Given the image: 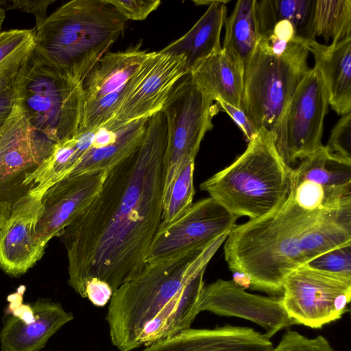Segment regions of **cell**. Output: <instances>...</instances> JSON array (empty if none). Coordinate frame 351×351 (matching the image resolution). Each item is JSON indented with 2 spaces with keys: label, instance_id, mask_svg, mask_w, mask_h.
<instances>
[{
  "label": "cell",
  "instance_id": "1",
  "mask_svg": "<svg viewBox=\"0 0 351 351\" xmlns=\"http://www.w3.org/2000/svg\"><path fill=\"white\" fill-rule=\"evenodd\" d=\"M166 145L160 110L148 119L138 148L107 173L94 200L62 232L68 283L82 298L90 280L114 291L146 265L162 221Z\"/></svg>",
  "mask_w": 351,
  "mask_h": 351
},
{
  "label": "cell",
  "instance_id": "2",
  "mask_svg": "<svg viewBox=\"0 0 351 351\" xmlns=\"http://www.w3.org/2000/svg\"><path fill=\"white\" fill-rule=\"evenodd\" d=\"M225 261L255 290L282 293L295 270L331 250L351 245V205L307 210L288 195L273 212L235 224L223 242Z\"/></svg>",
  "mask_w": 351,
  "mask_h": 351
},
{
  "label": "cell",
  "instance_id": "3",
  "mask_svg": "<svg viewBox=\"0 0 351 351\" xmlns=\"http://www.w3.org/2000/svg\"><path fill=\"white\" fill-rule=\"evenodd\" d=\"M227 236L206 247L146 263L114 291L106 319L111 342L119 351L147 347L191 328L200 313L206 266Z\"/></svg>",
  "mask_w": 351,
  "mask_h": 351
},
{
  "label": "cell",
  "instance_id": "4",
  "mask_svg": "<svg viewBox=\"0 0 351 351\" xmlns=\"http://www.w3.org/2000/svg\"><path fill=\"white\" fill-rule=\"evenodd\" d=\"M127 20L105 0H73L35 27V49L81 82L122 36Z\"/></svg>",
  "mask_w": 351,
  "mask_h": 351
},
{
  "label": "cell",
  "instance_id": "5",
  "mask_svg": "<svg viewBox=\"0 0 351 351\" xmlns=\"http://www.w3.org/2000/svg\"><path fill=\"white\" fill-rule=\"evenodd\" d=\"M293 170L278 154L271 134L260 131L241 155L199 188L231 214L256 219L287 199Z\"/></svg>",
  "mask_w": 351,
  "mask_h": 351
},
{
  "label": "cell",
  "instance_id": "6",
  "mask_svg": "<svg viewBox=\"0 0 351 351\" xmlns=\"http://www.w3.org/2000/svg\"><path fill=\"white\" fill-rule=\"evenodd\" d=\"M12 85L15 104L38 136L56 145L79 134L84 104L81 82L34 48Z\"/></svg>",
  "mask_w": 351,
  "mask_h": 351
},
{
  "label": "cell",
  "instance_id": "7",
  "mask_svg": "<svg viewBox=\"0 0 351 351\" xmlns=\"http://www.w3.org/2000/svg\"><path fill=\"white\" fill-rule=\"evenodd\" d=\"M308 53L278 56L256 45L244 69L242 110L258 132L274 130L310 69Z\"/></svg>",
  "mask_w": 351,
  "mask_h": 351
},
{
  "label": "cell",
  "instance_id": "8",
  "mask_svg": "<svg viewBox=\"0 0 351 351\" xmlns=\"http://www.w3.org/2000/svg\"><path fill=\"white\" fill-rule=\"evenodd\" d=\"M214 101L188 73L176 84L163 104L161 112L167 123L163 194L182 163L195 159L206 133L213 128L212 119L219 110Z\"/></svg>",
  "mask_w": 351,
  "mask_h": 351
},
{
  "label": "cell",
  "instance_id": "9",
  "mask_svg": "<svg viewBox=\"0 0 351 351\" xmlns=\"http://www.w3.org/2000/svg\"><path fill=\"white\" fill-rule=\"evenodd\" d=\"M141 43L125 51L107 52L81 80L84 111L80 132L95 131L110 121L138 81L150 52Z\"/></svg>",
  "mask_w": 351,
  "mask_h": 351
},
{
  "label": "cell",
  "instance_id": "10",
  "mask_svg": "<svg viewBox=\"0 0 351 351\" xmlns=\"http://www.w3.org/2000/svg\"><path fill=\"white\" fill-rule=\"evenodd\" d=\"M329 106L318 69L306 74L271 133L274 145L289 165L320 149Z\"/></svg>",
  "mask_w": 351,
  "mask_h": 351
},
{
  "label": "cell",
  "instance_id": "11",
  "mask_svg": "<svg viewBox=\"0 0 351 351\" xmlns=\"http://www.w3.org/2000/svg\"><path fill=\"white\" fill-rule=\"evenodd\" d=\"M280 297L285 311L296 324L320 328L348 311L351 277L305 265L285 279Z\"/></svg>",
  "mask_w": 351,
  "mask_h": 351
},
{
  "label": "cell",
  "instance_id": "12",
  "mask_svg": "<svg viewBox=\"0 0 351 351\" xmlns=\"http://www.w3.org/2000/svg\"><path fill=\"white\" fill-rule=\"evenodd\" d=\"M238 218L210 197L193 202L176 221L159 228L145 263L161 261L206 247L221 236L228 234Z\"/></svg>",
  "mask_w": 351,
  "mask_h": 351
},
{
  "label": "cell",
  "instance_id": "13",
  "mask_svg": "<svg viewBox=\"0 0 351 351\" xmlns=\"http://www.w3.org/2000/svg\"><path fill=\"white\" fill-rule=\"evenodd\" d=\"M23 290L10 295L0 331L1 351H40L73 319L62 304L49 298L24 303Z\"/></svg>",
  "mask_w": 351,
  "mask_h": 351
},
{
  "label": "cell",
  "instance_id": "14",
  "mask_svg": "<svg viewBox=\"0 0 351 351\" xmlns=\"http://www.w3.org/2000/svg\"><path fill=\"white\" fill-rule=\"evenodd\" d=\"M188 73L184 56L150 52L138 81L103 128L115 132L160 111L173 86Z\"/></svg>",
  "mask_w": 351,
  "mask_h": 351
},
{
  "label": "cell",
  "instance_id": "15",
  "mask_svg": "<svg viewBox=\"0 0 351 351\" xmlns=\"http://www.w3.org/2000/svg\"><path fill=\"white\" fill-rule=\"evenodd\" d=\"M42 197L25 191L12 202L0 228V268L12 277L25 274L42 258L45 247L36 239Z\"/></svg>",
  "mask_w": 351,
  "mask_h": 351
},
{
  "label": "cell",
  "instance_id": "16",
  "mask_svg": "<svg viewBox=\"0 0 351 351\" xmlns=\"http://www.w3.org/2000/svg\"><path fill=\"white\" fill-rule=\"evenodd\" d=\"M199 310L250 320L263 327L269 339L282 328L296 324L285 311L280 296L252 294L233 280L218 279L204 285Z\"/></svg>",
  "mask_w": 351,
  "mask_h": 351
},
{
  "label": "cell",
  "instance_id": "17",
  "mask_svg": "<svg viewBox=\"0 0 351 351\" xmlns=\"http://www.w3.org/2000/svg\"><path fill=\"white\" fill-rule=\"evenodd\" d=\"M105 172L68 176L51 186L42 197V214L36 229V239L43 246L60 237L88 208L99 193Z\"/></svg>",
  "mask_w": 351,
  "mask_h": 351
},
{
  "label": "cell",
  "instance_id": "18",
  "mask_svg": "<svg viewBox=\"0 0 351 351\" xmlns=\"http://www.w3.org/2000/svg\"><path fill=\"white\" fill-rule=\"evenodd\" d=\"M269 339L253 328L226 325L188 328L141 351H273Z\"/></svg>",
  "mask_w": 351,
  "mask_h": 351
},
{
  "label": "cell",
  "instance_id": "19",
  "mask_svg": "<svg viewBox=\"0 0 351 351\" xmlns=\"http://www.w3.org/2000/svg\"><path fill=\"white\" fill-rule=\"evenodd\" d=\"M307 47L314 56L329 105L341 116L351 112V37L330 45L313 40Z\"/></svg>",
  "mask_w": 351,
  "mask_h": 351
},
{
  "label": "cell",
  "instance_id": "20",
  "mask_svg": "<svg viewBox=\"0 0 351 351\" xmlns=\"http://www.w3.org/2000/svg\"><path fill=\"white\" fill-rule=\"evenodd\" d=\"M228 0L193 1L208 8L196 23L183 36L171 43L159 52L186 58L189 71L199 62L220 51V36L226 20Z\"/></svg>",
  "mask_w": 351,
  "mask_h": 351
},
{
  "label": "cell",
  "instance_id": "21",
  "mask_svg": "<svg viewBox=\"0 0 351 351\" xmlns=\"http://www.w3.org/2000/svg\"><path fill=\"white\" fill-rule=\"evenodd\" d=\"M192 80L212 96L242 110L244 69L222 49L197 64L189 73Z\"/></svg>",
  "mask_w": 351,
  "mask_h": 351
},
{
  "label": "cell",
  "instance_id": "22",
  "mask_svg": "<svg viewBox=\"0 0 351 351\" xmlns=\"http://www.w3.org/2000/svg\"><path fill=\"white\" fill-rule=\"evenodd\" d=\"M149 118L134 121L121 128L112 142L102 146H93L69 176L97 172L107 173L138 148Z\"/></svg>",
  "mask_w": 351,
  "mask_h": 351
},
{
  "label": "cell",
  "instance_id": "23",
  "mask_svg": "<svg viewBox=\"0 0 351 351\" xmlns=\"http://www.w3.org/2000/svg\"><path fill=\"white\" fill-rule=\"evenodd\" d=\"M256 0H239L225 22L222 49L227 51L245 69L258 40L255 17Z\"/></svg>",
  "mask_w": 351,
  "mask_h": 351
},
{
  "label": "cell",
  "instance_id": "24",
  "mask_svg": "<svg viewBox=\"0 0 351 351\" xmlns=\"http://www.w3.org/2000/svg\"><path fill=\"white\" fill-rule=\"evenodd\" d=\"M316 0L256 1V27L261 28L280 20H287L295 27L298 36L308 43L315 40L313 28Z\"/></svg>",
  "mask_w": 351,
  "mask_h": 351
},
{
  "label": "cell",
  "instance_id": "25",
  "mask_svg": "<svg viewBox=\"0 0 351 351\" xmlns=\"http://www.w3.org/2000/svg\"><path fill=\"white\" fill-rule=\"evenodd\" d=\"M292 180H308L326 187H351V161L330 152L324 145L302 159Z\"/></svg>",
  "mask_w": 351,
  "mask_h": 351
},
{
  "label": "cell",
  "instance_id": "26",
  "mask_svg": "<svg viewBox=\"0 0 351 351\" xmlns=\"http://www.w3.org/2000/svg\"><path fill=\"white\" fill-rule=\"evenodd\" d=\"M34 29L0 32V85L14 81L35 47Z\"/></svg>",
  "mask_w": 351,
  "mask_h": 351
},
{
  "label": "cell",
  "instance_id": "27",
  "mask_svg": "<svg viewBox=\"0 0 351 351\" xmlns=\"http://www.w3.org/2000/svg\"><path fill=\"white\" fill-rule=\"evenodd\" d=\"M313 28L315 36L331 43L351 37V1L316 0Z\"/></svg>",
  "mask_w": 351,
  "mask_h": 351
},
{
  "label": "cell",
  "instance_id": "28",
  "mask_svg": "<svg viewBox=\"0 0 351 351\" xmlns=\"http://www.w3.org/2000/svg\"><path fill=\"white\" fill-rule=\"evenodd\" d=\"M195 159H188L180 166L172 182L163 194L162 215L160 228L178 219L193 203Z\"/></svg>",
  "mask_w": 351,
  "mask_h": 351
},
{
  "label": "cell",
  "instance_id": "29",
  "mask_svg": "<svg viewBox=\"0 0 351 351\" xmlns=\"http://www.w3.org/2000/svg\"><path fill=\"white\" fill-rule=\"evenodd\" d=\"M306 265L325 272L351 277V245L326 252Z\"/></svg>",
  "mask_w": 351,
  "mask_h": 351
},
{
  "label": "cell",
  "instance_id": "30",
  "mask_svg": "<svg viewBox=\"0 0 351 351\" xmlns=\"http://www.w3.org/2000/svg\"><path fill=\"white\" fill-rule=\"evenodd\" d=\"M273 351H335L323 336L307 338L298 332L287 330Z\"/></svg>",
  "mask_w": 351,
  "mask_h": 351
},
{
  "label": "cell",
  "instance_id": "31",
  "mask_svg": "<svg viewBox=\"0 0 351 351\" xmlns=\"http://www.w3.org/2000/svg\"><path fill=\"white\" fill-rule=\"evenodd\" d=\"M325 147L332 154L351 161V112L337 122Z\"/></svg>",
  "mask_w": 351,
  "mask_h": 351
},
{
  "label": "cell",
  "instance_id": "32",
  "mask_svg": "<svg viewBox=\"0 0 351 351\" xmlns=\"http://www.w3.org/2000/svg\"><path fill=\"white\" fill-rule=\"evenodd\" d=\"M28 125L21 108L15 104L9 117L0 127V165L7 151Z\"/></svg>",
  "mask_w": 351,
  "mask_h": 351
},
{
  "label": "cell",
  "instance_id": "33",
  "mask_svg": "<svg viewBox=\"0 0 351 351\" xmlns=\"http://www.w3.org/2000/svg\"><path fill=\"white\" fill-rule=\"evenodd\" d=\"M112 5L127 21H142L156 10L161 1L159 0H105Z\"/></svg>",
  "mask_w": 351,
  "mask_h": 351
},
{
  "label": "cell",
  "instance_id": "34",
  "mask_svg": "<svg viewBox=\"0 0 351 351\" xmlns=\"http://www.w3.org/2000/svg\"><path fill=\"white\" fill-rule=\"evenodd\" d=\"M54 0L24 1L11 0L4 1V8L8 10H19L21 12L32 14L36 19V26L39 25L47 18V10Z\"/></svg>",
  "mask_w": 351,
  "mask_h": 351
},
{
  "label": "cell",
  "instance_id": "35",
  "mask_svg": "<svg viewBox=\"0 0 351 351\" xmlns=\"http://www.w3.org/2000/svg\"><path fill=\"white\" fill-rule=\"evenodd\" d=\"M113 293V290L106 282L98 279L90 280L85 289L86 298L98 307H103L109 302Z\"/></svg>",
  "mask_w": 351,
  "mask_h": 351
},
{
  "label": "cell",
  "instance_id": "36",
  "mask_svg": "<svg viewBox=\"0 0 351 351\" xmlns=\"http://www.w3.org/2000/svg\"><path fill=\"white\" fill-rule=\"evenodd\" d=\"M217 104L219 108L223 110L233 119L244 133L248 141L258 134V132L256 130L242 110L223 101H217Z\"/></svg>",
  "mask_w": 351,
  "mask_h": 351
},
{
  "label": "cell",
  "instance_id": "37",
  "mask_svg": "<svg viewBox=\"0 0 351 351\" xmlns=\"http://www.w3.org/2000/svg\"><path fill=\"white\" fill-rule=\"evenodd\" d=\"M13 82L0 85V127L9 117L15 104Z\"/></svg>",
  "mask_w": 351,
  "mask_h": 351
},
{
  "label": "cell",
  "instance_id": "38",
  "mask_svg": "<svg viewBox=\"0 0 351 351\" xmlns=\"http://www.w3.org/2000/svg\"><path fill=\"white\" fill-rule=\"evenodd\" d=\"M12 202L7 199H0V228L10 214Z\"/></svg>",
  "mask_w": 351,
  "mask_h": 351
},
{
  "label": "cell",
  "instance_id": "39",
  "mask_svg": "<svg viewBox=\"0 0 351 351\" xmlns=\"http://www.w3.org/2000/svg\"><path fill=\"white\" fill-rule=\"evenodd\" d=\"M6 10L4 8V1L0 0V32L1 31V27L3 23V21L5 19Z\"/></svg>",
  "mask_w": 351,
  "mask_h": 351
}]
</instances>
